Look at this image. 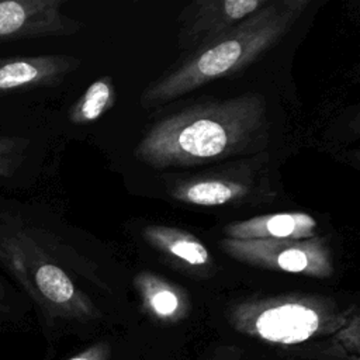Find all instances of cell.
<instances>
[{
    "label": "cell",
    "instance_id": "obj_1",
    "mask_svg": "<svg viewBox=\"0 0 360 360\" xmlns=\"http://www.w3.org/2000/svg\"><path fill=\"white\" fill-rule=\"evenodd\" d=\"M267 129L262 94L211 100L158 121L134 155L153 169L190 166L262 149L269 139Z\"/></svg>",
    "mask_w": 360,
    "mask_h": 360
},
{
    "label": "cell",
    "instance_id": "obj_2",
    "mask_svg": "<svg viewBox=\"0 0 360 360\" xmlns=\"http://www.w3.org/2000/svg\"><path fill=\"white\" fill-rule=\"evenodd\" d=\"M309 0H277L190 52L141 96L143 107L170 103L210 82L238 73L270 51L295 25Z\"/></svg>",
    "mask_w": 360,
    "mask_h": 360
},
{
    "label": "cell",
    "instance_id": "obj_3",
    "mask_svg": "<svg viewBox=\"0 0 360 360\" xmlns=\"http://www.w3.org/2000/svg\"><path fill=\"white\" fill-rule=\"evenodd\" d=\"M229 319L238 332L267 343L298 345L338 332L349 316L330 300L292 294L243 301Z\"/></svg>",
    "mask_w": 360,
    "mask_h": 360
},
{
    "label": "cell",
    "instance_id": "obj_4",
    "mask_svg": "<svg viewBox=\"0 0 360 360\" xmlns=\"http://www.w3.org/2000/svg\"><path fill=\"white\" fill-rule=\"evenodd\" d=\"M221 249L232 259L274 271L328 278L333 273L330 249L323 238L301 240H240L224 238Z\"/></svg>",
    "mask_w": 360,
    "mask_h": 360
},
{
    "label": "cell",
    "instance_id": "obj_5",
    "mask_svg": "<svg viewBox=\"0 0 360 360\" xmlns=\"http://www.w3.org/2000/svg\"><path fill=\"white\" fill-rule=\"evenodd\" d=\"M63 4V0H0V44L77 32L82 24L62 11Z\"/></svg>",
    "mask_w": 360,
    "mask_h": 360
},
{
    "label": "cell",
    "instance_id": "obj_6",
    "mask_svg": "<svg viewBox=\"0 0 360 360\" xmlns=\"http://www.w3.org/2000/svg\"><path fill=\"white\" fill-rule=\"evenodd\" d=\"M269 4V0H197L179 18L177 45L193 52Z\"/></svg>",
    "mask_w": 360,
    "mask_h": 360
},
{
    "label": "cell",
    "instance_id": "obj_7",
    "mask_svg": "<svg viewBox=\"0 0 360 360\" xmlns=\"http://www.w3.org/2000/svg\"><path fill=\"white\" fill-rule=\"evenodd\" d=\"M68 55L15 56L0 59V94L11 90H28L60 83L79 66Z\"/></svg>",
    "mask_w": 360,
    "mask_h": 360
},
{
    "label": "cell",
    "instance_id": "obj_8",
    "mask_svg": "<svg viewBox=\"0 0 360 360\" xmlns=\"http://www.w3.org/2000/svg\"><path fill=\"white\" fill-rule=\"evenodd\" d=\"M316 226L307 212H276L231 222L224 232L225 238L240 240H301L314 238Z\"/></svg>",
    "mask_w": 360,
    "mask_h": 360
},
{
    "label": "cell",
    "instance_id": "obj_9",
    "mask_svg": "<svg viewBox=\"0 0 360 360\" xmlns=\"http://www.w3.org/2000/svg\"><path fill=\"white\" fill-rule=\"evenodd\" d=\"M135 287L145 311L162 322H179L190 311L187 294L166 278L150 271H141L135 277Z\"/></svg>",
    "mask_w": 360,
    "mask_h": 360
},
{
    "label": "cell",
    "instance_id": "obj_10",
    "mask_svg": "<svg viewBox=\"0 0 360 360\" xmlns=\"http://www.w3.org/2000/svg\"><path fill=\"white\" fill-rule=\"evenodd\" d=\"M142 235L153 249L186 267L201 269L211 264L207 246L187 231L167 225H148Z\"/></svg>",
    "mask_w": 360,
    "mask_h": 360
},
{
    "label": "cell",
    "instance_id": "obj_11",
    "mask_svg": "<svg viewBox=\"0 0 360 360\" xmlns=\"http://www.w3.org/2000/svg\"><path fill=\"white\" fill-rule=\"evenodd\" d=\"M249 193V187L240 181L204 177L193 179L177 184L172 190V195L186 204L200 207H217L243 198Z\"/></svg>",
    "mask_w": 360,
    "mask_h": 360
},
{
    "label": "cell",
    "instance_id": "obj_12",
    "mask_svg": "<svg viewBox=\"0 0 360 360\" xmlns=\"http://www.w3.org/2000/svg\"><path fill=\"white\" fill-rule=\"evenodd\" d=\"M115 103V89L108 76L94 80L76 100L69 111V120L76 125L94 122L103 117Z\"/></svg>",
    "mask_w": 360,
    "mask_h": 360
},
{
    "label": "cell",
    "instance_id": "obj_13",
    "mask_svg": "<svg viewBox=\"0 0 360 360\" xmlns=\"http://www.w3.org/2000/svg\"><path fill=\"white\" fill-rule=\"evenodd\" d=\"M30 142L18 136H0V183L13 180L27 160Z\"/></svg>",
    "mask_w": 360,
    "mask_h": 360
},
{
    "label": "cell",
    "instance_id": "obj_14",
    "mask_svg": "<svg viewBox=\"0 0 360 360\" xmlns=\"http://www.w3.org/2000/svg\"><path fill=\"white\" fill-rule=\"evenodd\" d=\"M336 333V340L339 346L347 352L353 353L354 357L359 354V316L353 315L346 321V323L338 330Z\"/></svg>",
    "mask_w": 360,
    "mask_h": 360
},
{
    "label": "cell",
    "instance_id": "obj_15",
    "mask_svg": "<svg viewBox=\"0 0 360 360\" xmlns=\"http://www.w3.org/2000/svg\"><path fill=\"white\" fill-rule=\"evenodd\" d=\"M110 356V347L105 343H97L89 349L69 357L68 360H107Z\"/></svg>",
    "mask_w": 360,
    "mask_h": 360
},
{
    "label": "cell",
    "instance_id": "obj_16",
    "mask_svg": "<svg viewBox=\"0 0 360 360\" xmlns=\"http://www.w3.org/2000/svg\"><path fill=\"white\" fill-rule=\"evenodd\" d=\"M10 294H11L10 284L0 276V311H4L7 308Z\"/></svg>",
    "mask_w": 360,
    "mask_h": 360
}]
</instances>
